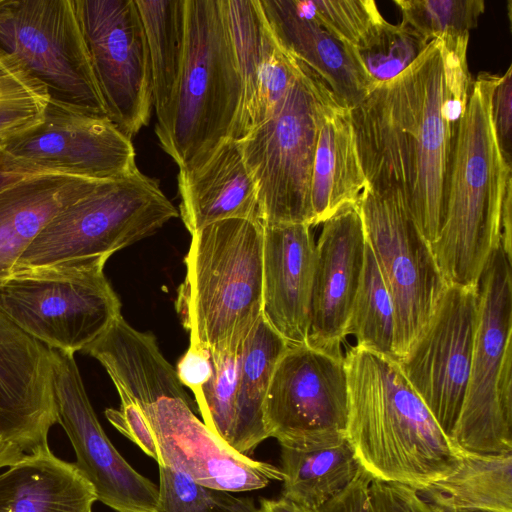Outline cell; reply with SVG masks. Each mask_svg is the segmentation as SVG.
Wrapping results in <instances>:
<instances>
[{
    "instance_id": "obj_1",
    "label": "cell",
    "mask_w": 512,
    "mask_h": 512,
    "mask_svg": "<svg viewBox=\"0 0 512 512\" xmlns=\"http://www.w3.org/2000/svg\"><path fill=\"white\" fill-rule=\"evenodd\" d=\"M471 86L467 54L431 40L405 70L350 109L368 186L397 190L430 246L442 229L451 141Z\"/></svg>"
},
{
    "instance_id": "obj_2",
    "label": "cell",
    "mask_w": 512,
    "mask_h": 512,
    "mask_svg": "<svg viewBox=\"0 0 512 512\" xmlns=\"http://www.w3.org/2000/svg\"><path fill=\"white\" fill-rule=\"evenodd\" d=\"M347 438L374 479L415 490L452 473L462 454L444 434L396 360L358 346L345 356Z\"/></svg>"
},
{
    "instance_id": "obj_3",
    "label": "cell",
    "mask_w": 512,
    "mask_h": 512,
    "mask_svg": "<svg viewBox=\"0 0 512 512\" xmlns=\"http://www.w3.org/2000/svg\"><path fill=\"white\" fill-rule=\"evenodd\" d=\"M501 76L481 72L455 125L443 188V225L431 245L448 285L476 287L501 239L503 204L512 184L492 124V97Z\"/></svg>"
},
{
    "instance_id": "obj_4",
    "label": "cell",
    "mask_w": 512,
    "mask_h": 512,
    "mask_svg": "<svg viewBox=\"0 0 512 512\" xmlns=\"http://www.w3.org/2000/svg\"><path fill=\"white\" fill-rule=\"evenodd\" d=\"M191 235L175 301L189 346L238 351L262 317L263 223L232 218Z\"/></svg>"
},
{
    "instance_id": "obj_5",
    "label": "cell",
    "mask_w": 512,
    "mask_h": 512,
    "mask_svg": "<svg viewBox=\"0 0 512 512\" xmlns=\"http://www.w3.org/2000/svg\"><path fill=\"white\" fill-rule=\"evenodd\" d=\"M186 49L182 78L162 149L179 169L203 162L240 132L243 84L224 0H185Z\"/></svg>"
},
{
    "instance_id": "obj_6",
    "label": "cell",
    "mask_w": 512,
    "mask_h": 512,
    "mask_svg": "<svg viewBox=\"0 0 512 512\" xmlns=\"http://www.w3.org/2000/svg\"><path fill=\"white\" fill-rule=\"evenodd\" d=\"M178 215L158 182L138 168L118 178L100 179L47 223L10 277L105 265L114 253L154 234Z\"/></svg>"
},
{
    "instance_id": "obj_7",
    "label": "cell",
    "mask_w": 512,
    "mask_h": 512,
    "mask_svg": "<svg viewBox=\"0 0 512 512\" xmlns=\"http://www.w3.org/2000/svg\"><path fill=\"white\" fill-rule=\"evenodd\" d=\"M119 394L141 409L156 440L162 464L202 485L230 492L262 489L283 481L280 468L239 454L198 419L195 406L162 354L134 358L111 376ZM159 465V466H161Z\"/></svg>"
},
{
    "instance_id": "obj_8",
    "label": "cell",
    "mask_w": 512,
    "mask_h": 512,
    "mask_svg": "<svg viewBox=\"0 0 512 512\" xmlns=\"http://www.w3.org/2000/svg\"><path fill=\"white\" fill-rule=\"evenodd\" d=\"M297 62L298 75L272 115L236 140L257 188L258 218L264 225L312 226L318 134L328 111L341 104L312 70Z\"/></svg>"
},
{
    "instance_id": "obj_9",
    "label": "cell",
    "mask_w": 512,
    "mask_h": 512,
    "mask_svg": "<svg viewBox=\"0 0 512 512\" xmlns=\"http://www.w3.org/2000/svg\"><path fill=\"white\" fill-rule=\"evenodd\" d=\"M478 321L468 386L450 441L461 453H512V274L501 243L477 282Z\"/></svg>"
},
{
    "instance_id": "obj_10",
    "label": "cell",
    "mask_w": 512,
    "mask_h": 512,
    "mask_svg": "<svg viewBox=\"0 0 512 512\" xmlns=\"http://www.w3.org/2000/svg\"><path fill=\"white\" fill-rule=\"evenodd\" d=\"M356 205L393 302V352L399 361L427 326L448 284L397 190L367 185Z\"/></svg>"
},
{
    "instance_id": "obj_11",
    "label": "cell",
    "mask_w": 512,
    "mask_h": 512,
    "mask_svg": "<svg viewBox=\"0 0 512 512\" xmlns=\"http://www.w3.org/2000/svg\"><path fill=\"white\" fill-rule=\"evenodd\" d=\"M104 266L13 275L0 285V311L48 348L82 352L122 316Z\"/></svg>"
},
{
    "instance_id": "obj_12",
    "label": "cell",
    "mask_w": 512,
    "mask_h": 512,
    "mask_svg": "<svg viewBox=\"0 0 512 512\" xmlns=\"http://www.w3.org/2000/svg\"><path fill=\"white\" fill-rule=\"evenodd\" d=\"M0 51L16 57L51 98L108 117L77 0H0Z\"/></svg>"
},
{
    "instance_id": "obj_13",
    "label": "cell",
    "mask_w": 512,
    "mask_h": 512,
    "mask_svg": "<svg viewBox=\"0 0 512 512\" xmlns=\"http://www.w3.org/2000/svg\"><path fill=\"white\" fill-rule=\"evenodd\" d=\"M348 379L341 349L288 345L264 402L269 437L280 446L311 448L347 438Z\"/></svg>"
},
{
    "instance_id": "obj_14",
    "label": "cell",
    "mask_w": 512,
    "mask_h": 512,
    "mask_svg": "<svg viewBox=\"0 0 512 512\" xmlns=\"http://www.w3.org/2000/svg\"><path fill=\"white\" fill-rule=\"evenodd\" d=\"M83 33L109 119L130 138L153 106L147 39L136 0H77Z\"/></svg>"
},
{
    "instance_id": "obj_15",
    "label": "cell",
    "mask_w": 512,
    "mask_h": 512,
    "mask_svg": "<svg viewBox=\"0 0 512 512\" xmlns=\"http://www.w3.org/2000/svg\"><path fill=\"white\" fill-rule=\"evenodd\" d=\"M477 321V287L447 285L427 326L397 361L449 439L465 399Z\"/></svg>"
},
{
    "instance_id": "obj_16",
    "label": "cell",
    "mask_w": 512,
    "mask_h": 512,
    "mask_svg": "<svg viewBox=\"0 0 512 512\" xmlns=\"http://www.w3.org/2000/svg\"><path fill=\"white\" fill-rule=\"evenodd\" d=\"M53 351L58 424L74 448V465L92 485L97 501L115 512H156L158 486L137 472L105 434L74 354Z\"/></svg>"
},
{
    "instance_id": "obj_17",
    "label": "cell",
    "mask_w": 512,
    "mask_h": 512,
    "mask_svg": "<svg viewBox=\"0 0 512 512\" xmlns=\"http://www.w3.org/2000/svg\"><path fill=\"white\" fill-rule=\"evenodd\" d=\"M3 148L52 171L112 179L137 169L131 138L107 116L50 98L44 120Z\"/></svg>"
},
{
    "instance_id": "obj_18",
    "label": "cell",
    "mask_w": 512,
    "mask_h": 512,
    "mask_svg": "<svg viewBox=\"0 0 512 512\" xmlns=\"http://www.w3.org/2000/svg\"><path fill=\"white\" fill-rule=\"evenodd\" d=\"M54 351L0 311V438L25 454L46 450L58 423Z\"/></svg>"
},
{
    "instance_id": "obj_19",
    "label": "cell",
    "mask_w": 512,
    "mask_h": 512,
    "mask_svg": "<svg viewBox=\"0 0 512 512\" xmlns=\"http://www.w3.org/2000/svg\"><path fill=\"white\" fill-rule=\"evenodd\" d=\"M316 243L308 343L340 349L360 283L366 235L356 203L323 223Z\"/></svg>"
},
{
    "instance_id": "obj_20",
    "label": "cell",
    "mask_w": 512,
    "mask_h": 512,
    "mask_svg": "<svg viewBox=\"0 0 512 512\" xmlns=\"http://www.w3.org/2000/svg\"><path fill=\"white\" fill-rule=\"evenodd\" d=\"M263 226L262 317L288 345L306 344L316 259L312 226Z\"/></svg>"
},
{
    "instance_id": "obj_21",
    "label": "cell",
    "mask_w": 512,
    "mask_h": 512,
    "mask_svg": "<svg viewBox=\"0 0 512 512\" xmlns=\"http://www.w3.org/2000/svg\"><path fill=\"white\" fill-rule=\"evenodd\" d=\"M224 7L243 84L239 140L272 115L299 65L273 34L259 0H224Z\"/></svg>"
},
{
    "instance_id": "obj_22",
    "label": "cell",
    "mask_w": 512,
    "mask_h": 512,
    "mask_svg": "<svg viewBox=\"0 0 512 512\" xmlns=\"http://www.w3.org/2000/svg\"><path fill=\"white\" fill-rule=\"evenodd\" d=\"M259 1L283 49L312 70L343 106L353 108L376 86L356 50L304 13L297 0Z\"/></svg>"
},
{
    "instance_id": "obj_23",
    "label": "cell",
    "mask_w": 512,
    "mask_h": 512,
    "mask_svg": "<svg viewBox=\"0 0 512 512\" xmlns=\"http://www.w3.org/2000/svg\"><path fill=\"white\" fill-rule=\"evenodd\" d=\"M177 183L180 216L191 234L226 219L258 218L257 188L236 140L223 142L198 165L179 169Z\"/></svg>"
},
{
    "instance_id": "obj_24",
    "label": "cell",
    "mask_w": 512,
    "mask_h": 512,
    "mask_svg": "<svg viewBox=\"0 0 512 512\" xmlns=\"http://www.w3.org/2000/svg\"><path fill=\"white\" fill-rule=\"evenodd\" d=\"M100 179L44 174L0 190V285L35 237Z\"/></svg>"
},
{
    "instance_id": "obj_25",
    "label": "cell",
    "mask_w": 512,
    "mask_h": 512,
    "mask_svg": "<svg viewBox=\"0 0 512 512\" xmlns=\"http://www.w3.org/2000/svg\"><path fill=\"white\" fill-rule=\"evenodd\" d=\"M92 485L50 449L26 454L0 473V512H92Z\"/></svg>"
},
{
    "instance_id": "obj_26",
    "label": "cell",
    "mask_w": 512,
    "mask_h": 512,
    "mask_svg": "<svg viewBox=\"0 0 512 512\" xmlns=\"http://www.w3.org/2000/svg\"><path fill=\"white\" fill-rule=\"evenodd\" d=\"M367 185L350 109L338 104L325 115L318 134L310 193L312 226L356 203Z\"/></svg>"
},
{
    "instance_id": "obj_27",
    "label": "cell",
    "mask_w": 512,
    "mask_h": 512,
    "mask_svg": "<svg viewBox=\"0 0 512 512\" xmlns=\"http://www.w3.org/2000/svg\"><path fill=\"white\" fill-rule=\"evenodd\" d=\"M148 44L156 135L167 127L183 74L185 0H136Z\"/></svg>"
},
{
    "instance_id": "obj_28",
    "label": "cell",
    "mask_w": 512,
    "mask_h": 512,
    "mask_svg": "<svg viewBox=\"0 0 512 512\" xmlns=\"http://www.w3.org/2000/svg\"><path fill=\"white\" fill-rule=\"evenodd\" d=\"M461 454L452 473L417 489L418 494L441 512H512V453Z\"/></svg>"
},
{
    "instance_id": "obj_29",
    "label": "cell",
    "mask_w": 512,
    "mask_h": 512,
    "mask_svg": "<svg viewBox=\"0 0 512 512\" xmlns=\"http://www.w3.org/2000/svg\"><path fill=\"white\" fill-rule=\"evenodd\" d=\"M287 346L263 317L242 345L234 446L239 454L248 456L269 438L264 423V402L276 364Z\"/></svg>"
},
{
    "instance_id": "obj_30",
    "label": "cell",
    "mask_w": 512,
    "mask_h": 512,
    "mask_svg": "<svg viewBox=\"0 0 512 512\" xmlns=\"http://www.w3.org/2000/svg\"><path fill=\"white\" fill-rule=\"evenodd\" d=\"M280 447L282 497L306 510H314L335 497L362 467L348 438L323 447Z\"/></svg>"
},
{
    "instance_id": "obj_31",
    "label": "cell",
    "mask_w": 512,
    "mask_h": 512,
    "mask_svg": "<svg viewBox=\"0 0 512 512\" xmlns=\"http://www.w3.org/2000/svg\"><path fill=\"white\" fill-rule=\"evenodd\" d=\"M356 346L394 358V306L367 240L363 271L346 327Z\"/></svg>"
},
{
    "instance_id": "obj_32",
    "label": "cell",
    "mask_w": 512,
    "mask_h": 512,
    "mask_svg": "<svg viewBox=\"0 0 512 512\" xmlns=\"http://www.w3.org/2000/svg\"><path fill=\"white\" fill-rule=\"evenodd\" d=\"M50 98L47 87L16 57L0 51V146L39 126Z\"/></svg>"
},
{
    "instance_id": "obj_33",
    "label": "cell",
    "mask_w": 512,
    "mask_h": 512,
    "mask_svg": "<svg viewBox=\"0 0 512 512\" xmlns=\"http://www.w3.org/2000/svg\"><path fill=\"white\" fill-rule=\"evenodd\" d=\"M402 14L401 26L424 43L468 42L484 13L483 0H394Z\"/></svg>"
},
{
    "instance_id": "obj_34",
    "label": "cell",
    "mask_w": 512,
    "mask_h": 512,
    "mask_svg": "<svg viewBox=\"0 0 512 512\" xmlns=\"http://www.w3.org/2000/svg\"><path fill=\"white\" fill-rule=\"evenodd\" d=\"M241 349L209 353L212 375L206 383L193 391L204 424L233 451Z\"/></svg>"
},
{
    "instance_id": "obj_35",
    "label": "cell",
    "mask_w": 512,
    "mask_h": 512,
    "mask_svg": "<svg viewBox=\"0 0 512 512\" xmlns=\"http://www.w3.org/2000/svg\"><path fill=\"white\" fill-rule=\"evenodd\" d=\"M299 7L325 30L356 51L373 46L388 25L373 0L299 1Z\"/></svg>"
},
{
    "instance_id": "obj_36",
    "label": "cell",
    "mask_w": 512,
    "mask_h": 512,
    "mask_svg": "<svg viewBox=\"0 0 512 512\" xmlns=\"http://www.w3.org/2000/svg\"><path fill=\"white\" fill-rule=\"evenodd\" d=\"M156 512H261L249 497L202 485L172 467L159 466Z\"/></svg>"
},
{
    "instance_id": "obj_37",
    "label": "cell",
    "mask_w": 512,
    "mask_h": 512,
    "mask_svg": "<svg viewBox=\"0 0 512 512\" xmlns=\"http://www.w3.org/2000/svg\"><path fill=\"white\" fill-rule=\"evenodd\" d=\"M426 45L406 27L388 23L373 46L356 52L365 70L377 85L405 70Z\"/></svg>"
},
{
    "instance_id": "obj_38",
    "label": "cell",
    "mask_w": 512,
    "mask_h": 512,
    "mask_svg": "<svg viewBox=\"0 0 512 512\" xmlns=\"http://www.w3.org/2000/svg\"><path fill=\"white\" fill-rule=\"evenodd\" d=\"M120 397L119 409L108 408V421L124 436L134 442L145 454L162 464L156 440L139 406L125 396Z\"/></svg>"
},
{
    "instance_id": "obj_39",
    "label": "cell",
    "mask_w": 512,
    "mask_h": 512,
    "mask_svg": "<svg viewBox=\"0 0 512 512\" xmlns=\"http://www.w3.org/2000/svg\"><path fill=\"white\" fill-rule=\"evenodd\" d=\"M369 492L374 512H441L407 485L372 478Z\"/></svg>"
},
{
    "instance_id": "obj_40",
    "label": "cell",
    "mask_w": 512,
    "mask_h": 512,
    "mask_svg": "<svg viewBox=\"0 0 512 512\" xmlns=\"http://www.w3.org/2000/svg\"><path fill=\"white\" fill-rule=\"evenodd\" d=\"M512 66L501 76L492 97V124L501 154L512 167Z\"/></svg>"
},
{
    "instance_id": "obj_41",
    "label": "cell",
    "mask_w": 512,
    "mask_h": 512,
    "mask_svg": "<svg viewBox=\"0 0 512 512\" xmlns=\"http://www.w3.org/2000/svg\"><path fill=\"white\" fill-rule=\"evenodd\" d=\"M372 476L361 467L355 479L340 493L310 512H374L369 485Z\"/></svg>"
},
{
    "instance_id": "obj_42",
    "label": "cell",
    "mask_w": 512,
    "mask_h": 512,
    "mask_svg": "<svg viewBox=\"0 0 512 512\" xmlns=\"http://www.w3.org/2000/svg\"><path fill=\"white\" fill-rule=\"evenodd\" d=\"M179 381L192 392L206 383L212 375L208 351L189 346L175 367Z\"/></svg>"
},
{
    "instance_id": "obj_43",
    "label": "cell",
    "mask_w": 512,
    "mask_h": 512,
    "mask_svg": "<svg viewBox=\"0 0 512 512\" xmlns=\"http://www.w3.org/2000/svg\"><path fill=\"white\" fill-rule=\"evenodd\" d=\"M44 174H62L17 158L0 146V190L24 179Z\"/></svg>"
},
{
    "instance_id": "obj_44",
    "label": "cell",
    "mask_w": 512,
    "mask_h": 512,
    "mask_svg": "<svg viewBox=\"0 0 512 512\" xmlns=\"http://www.w3.org/2000/svg\"><path fill=\"white\" fill-rule=\"evenodd\" d=\"M261 512H310L292 502L291 500L281 497L276 500L262 499L260 505Z\"/></svg>"
},
{
    "instance_id": "obj_45",
    "label": "cell",
    "mask_w": 512,
    "mask_h": 512,
    "mask_svg": "<svg viewBox=\"0 0 512 512\" xmlns=\"http://www.w3.org/2000/svg\"><path fill=\"white\" fill-rule=\"evenodd\" d=\"M25 455L21 448L0 438V469L16 463Z\"/></svg>"
},
{
    "instance_id": "obj_46",
    "label": "cell",
    "mask_w": 512,
    "mask_h": 512,
    "mask_svg": "<svg viewBox=\"0 0 512 512\" xmlns=\"http://www.w3.org/2000/svg\"><path fill=\"white\" fill-rule=\"evenodd\" d=\"M447 512H492V511L460 509V510H451V511H447Z\"/></svg>"
}]
</instances>
